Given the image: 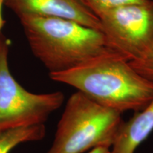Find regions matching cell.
<instances>
[{"label": "cell", "mask_w": 153, "mask_h": 153, "mask_svg": "<svg viewBox=\"0 0 153 153\" xmlns=\"http://www.w3.org/2000/svg\"><path fill=\"white\" fill-rule=\"evenodd\" d=\"M129 63L140 75L153 82V42L150 49L140 60Z\"/></svg>", "instance_id": "cell-10"}, {"label": "cell", "mask_w": 153, "mask_h": 153, "mask_svg": "<svg viewBox=\"0 0 153 153\" xmlns=\"http://www.w3.org/2000/svg\"><path fill=\"white\" fill-rule=\"evenodd\" d=\"M9 42L0 38V129L44 124L49 116L62 106L61 91L32 93L24 89L9 68Z\"/></svg>", "instance_id": "cell-4"}, {"label": "cell", "mask_w": 153, "mask_h": 153, "mask_svg": "<svg viewBox=\"0 0 153 153\" xmlns=\"http://www.w3.org/2000/svg\"><path fill=\"white\" fill-rule=\"evenodd\" d=\"M49 76L53 81L73 87L97 104L121 114L140 111L153 99V82L112 51Z\"/></svg>", "instance_id": "cell-1"}, {"label": "cell", "mask_w": 153, "mask_h": 153, "mask_svg": "<svg viewBox=\"0 0 153 153\" xmlns=\"http://www.w3.org/2000/svg\"><path fill=\"white\" fill-rule=\"evenodd\" d=\"M153 131V99L140 111L124 121L111 147L112 153H135Z\"/></svg>", "instance_id": "cell-7"}, {"label": "cell", "mask_w": 153, "mask_h": 153, "mask_svg": "<svg viewBox=\"0 0 153 153\" xmlns=\"http://www.w3.org/2000/svg\"><path fill=\"white\" fill-rule=\"evenodd\" d=\"M123 122L121 113L76 91L67 101L47 153H84L97 147L111 148Z\"/></svg>", "instance_id": "cell-3"}, {"label": "cell", "mask_w": 153, "mask_h": 153, "mask_svg": "<svg viewBox=\"0 0 153 153\" xmlns=\"http://www.w3.org/2000/svg\"><path fill=\"white\" fill-rule=\"evenodd\" d=\"M88 153H112L110 148L107 147H97L92 149Z\"/></svg>", "instance_id": "cell-11"}, {"label": "cell", "mask_w": 153, "mask_h": 153, "mask_svg": "<svg viewBox=\"0 0 153 153\" xmlns=\"http://www.w3.org/2000/svg\"><path fill=\"white\" fill-rule=\"evenodd\" d=\"M16 16L70 19L101 30L100 19L82 0H4Z\"/></svg>", "instance_id": "cell-6"}, {"label": "cell", "mask_w": 153, "mask_h": 153, "mask_svg": "<svg viewBox=\"0 0 153 153\" xmlns=\"http://www.w3.org/2000/svg\"><path fill=\"white\" fill-rule=\"evenodd\" d=\"M45 132L44 124L0 129V153H9L22 143L41 140L45 137Z\"/></svg>", "instance_id": "cell-8"}, {"label": "cell", "mask_w": 153, "mask_h": 153, "mask_svg": "<svg viewBox=\"0 0 153 153\" xmlns=\"http://www.w3.org/2000/svg\"><path fill=\"white\" fill-rule=\"evenodd\" d=\"M32 53L49 73L65 71L111 52L104 34L62 18H19Z\"/></svg>", "instance_id": "cell-2"}, {"label": "cell", "mask_w": 153, "mask_h": 153, "mask_svg": "<svg viewBox=\"0 0 153 153\" xmlns=\"http://www.w3.org/2000/svg\"><path fill=\"white\" fill-rule=\"evenodd\" d=\"M4 5V0H0V30L5 24V21L4 20L2 15V9Z\"/></svg>", "instance_id": "cell-12"}, {"label": "cell", "mask_w": 153, "mask_h": 153, "mask_svg": "<svg viewBox=\"0 0 153 153\" xmlns=\"http://www.w3.org/2000/svg\"><path fill=\"white\" fill-rule=\"evenodd\" d=\"M99 18L112 52L134 62L150 49L153 42V0L115 7Z\"/></svg>", "instance_id": "cell-5"}, {"label": "cell", "mask_w": 153, "mask_h": 153, "mask_svg": "<svg viewBox=\"0 0 153 153\" xmlns=\"http://www.w3.org/2000/svg\"><path fill=\"white\" fill-rule=\"evenodd\" d=\"M85 4L95 14L99 16L102 13L115 7L129 4L145 3L151 0H82Z\"/></svg>", "instance_id": "cell-9"}]
</instances>
